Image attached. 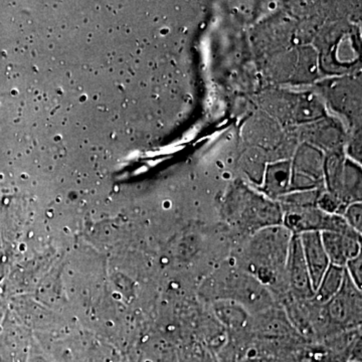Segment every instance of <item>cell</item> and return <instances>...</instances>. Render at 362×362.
I'll list each match as a JSON object with an SVG mask.
<instances>
[{
    "mask_svg": "<svg viewBox=\"0 0 362 362\" xmlns=\"http://www.w3.org/2000/svg\"><path fill=\"white\" fill-rule=\"evenodd\" d=\"M293 235L291 230L281 226H268L255 233L247 255L255 277L262 284L275 282L277 273L286 270Z\"/></svg>",
    "mask_w": 362,
    "mask_h": 362,
    "instance_id": "cell-1",
    "label": "cell"
},
{
    "mask_svg": "<svg viewBox=\"0 0 362 362\" xmlns=\"http://www.w3.org/2000/svg\"><path fill=\"white\" fill-rule=\"evenodd\" d=\"M328 315L338 325L345 327L359 325L361 322V290L345 274L340 291L327 304Z\"/></svg>",
    "mask_w": 362,
    "mask_h": 362,
    "instance_id": "cell-2",
    "label": "cell"
},
{
    "mask_svg": "<svg viewBox=\"0 0 362 362\" xmlns=\"http://www.w3.org/2000/svg\"><path fill=\"white\" fill-rule=\"evenodd\" d=\"M286 273L290 287L298 296L303 299L314 298L315 291L312 286L310 275L305 262L299 235H293L289 255L286 264Z\"/></svg>",
    "mask_w": 362,
    "mask_h": 362,
    "instance_id": "cell-3",
    "label": "cell"
},
{
    "mask_svg": "<svg viewBox=\"0 0 362 362\" xmlns=\"http://www.w3.org/2000/svg\"><path fill=\"white\" fill-rule=\"evenodd\" d=\"M218 284L221 287L218 288L220 293V299L226 296V299L232 300L235 303H245L247 302L252 305V302L261 304L264 295V290L262 289V283L258 279L244 274L233 273L225 277V281H218Z\"/></svg>",
    "mask_w": 362,
    "mask_h": 362,
    "instance_id": "cell-4",
    "label": "cell"
},
{
    "mask_svg": "<svg viewBox=\"0 0 362 362\" xmlns=\"http://www.w3.org/2000/svg\"><path fill=\"white\" fill-rule=\"evenodd\" d=\"M321 240L331 265L345 268L347 262L361 252L358 233H321Z\"/></svg>",
    "mask_w": 362,
    "mask_h": 362,
    "instance_id": "cell-5",
    "label": "cell"
},
{
    "mask_svg": "<svg viewBox=\"0 0 362 362\" xmlns=\"http://www.w3.org/2000/svg\"><path fill=\"white\" fill-rule=\"evenodd\" d=\"M298 235H299L305 262L310 275L312 286L315 291L317 286L320 283L328 267L330 266L329 259L323 247L321 233L307 232Z\"/></svg>",
    "mask_w": 362,
    "mask_h": 362,
    "instance_id": "cell-6",
    "label": "cell"
},
{
    "mask_svg": "<svg viewBox=\"0 0 362 362\" xmlns=\"http://www.w3.org/2000/svg\"><path fill=\"white\" fill-rule=\"evenodd\" d=\"M345 274V268L330 264L315 290L314 298L318 303L327 304L340 291Z\"/></svg>",
    "mask_w": 362,
    "mask_h": 362,
    "instance_id": "cell-7",
    "label": "cell"
},
{
    "mask_svg": "<svg viewBox=\"0 0 362 362\" xmlns=\"http://www.w3.org/2000/svg\"><path fill=\"white\" fill-rule=\"evenodd\" d=\"M291 182V175L288 166H279L271 168L267 173L265 188L267 192L273 195L284 194Z\"/></svg>",
    "mask_w": 362,
    "mask_h": 362,
    "instance_id": "cell-8",
    "label": "cell"
},
{
    "mask_svg": "<svg viewBox=\"0 0 362 362\" xmlns=\"http://www.w3.org/2000/svg\"><path fill=\"white\" fill-rule=\"evenodd\" d=\"M218 307L216 308L221 320L223 322L230 324V325H240L245 321L246 315L238 303L233 302H226V300H221L218 302Z\"/></svg>",
    "mask_w": 362,
    "mask_h": 362,
    "instance_id": "cell-9",
    "label": "cell"
},
{
    "mask_svg": "<svg viewBox=\"0 0 362 362\" xmlns=\"http://www.w3.org/2000/svg\"><path fill=\"white\" fill-rule=\"evenodd\" d=\"M347 225L361 235V202H354L349 204L345 209L344 216H343Z\"/></svg>",
    "mask_w": 362,
    "mask_h": 362,
    "instance_id": "cell-10",
    "label": "cell"
},
{
    "mask_svg": "<svg viewBox=\"0 0 362 362\" xmlns=\"http://www.w3.org/2000/svg\"><path fill=\"white\" fill-rule=\"evenodd\" d=\"M362 255H357L356 257L349 259L345 265V271H346L347 275L351 279L352 282L356 286L358 289L361 290L362 286Z\"/></svg>",
    "mask_w": 362,
    "mask_h": 362,
    "instance_id": "cell-11",
    "label": "cell"
},
{
    "mask_svg": "<svg viewBox=\"0 0 362 362\" xmlns=\"http://www.w3.org/2000/svg\"><path fill=\"white\" fill-rule=\"evenodd\" d=\"M350 362H358V361H350Z\"/></svg>",
    "mask_w": 362,
    "mask_h": 362,
    "instance_id": "cell-12",
    "label": "cell"
}]
</instances>
